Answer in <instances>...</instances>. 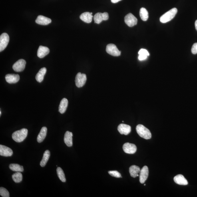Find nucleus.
<instances>
[{"instance_id": "nucleus-1", "label": "nucleus", "mask_w": 197, "mask_h": 197, "mask_svg": "<svg viewBox=\"0 0 197 197\" xmlns=\"http://www.w3.org/2000/svg\"><path fill=\"white\" fill-rule=\"evenodd\" d=\"M27 128H23L14 132L12 134V138L16 142H21L23 141L27 138Z\"/></svg>"}, {"instance_id": "nucleus-2", "label": "nucleus", "mask_w": 197, "mask_h": 197, "mask_svg": "<svg viewBox=\"0 0 197 197\" xmlns=\"http://www.w3.org/2000/svg\"><path fill=\"white\" fill-rule=\"evenodd\" d=\"M137 133L140 137L146 140L150 139L152 137V134L150 130L142 124H138L136 127Z\"/></svg>"}, {"instance_id": "nucleus-3", "label": "nucleus", "mask_w": 197, "mask_h": 197, "mask_svg": "<svg viewBox=\"0 0 197 197\" xmlns=\"http://www.w3.org/2000/svg\"><path fill=\"white\" fill-rule=\"evenodd\" d=\"M178 12L176 8L171 9L163 15L160 18V21L162 23H166L173 19Z\"/></svg>"}, {"instance_id": "nucleus-4", "label": "nucleus", "mask_w": 197, "mask_h": 197, "mask_svg": "<svg viewBox=\"0 0 197 197\" xmlns=\"http://www.w3.org/2000/svg\"><path fill=\"white\" fill-rule=\"evenodd\" d=\"M87 81V76L85 74L78 73L75 78L76 85L78 88H80L85 85Z\"/></svg>"}, {"instance_id": "nucleus-5", "label": "nucleus", "mask_w": 197, "mask_h": 197, "mask_svg": "<svg viewBox=\"0 0 197 197\" xmlns=\"http://www.w3.org/2000/svg\"><path fill=\"white\" fill-rule=\"evenodd\" d=\"M106 51L109 55L117 57L120 56L121 52L119 51L117 47L114 44H109L107 46Z\"/></svg>"}, {"instance_id": "nucleus-6", "label": "nucleus", "mask_w": 197, "mask_h": 197, "mask_svg": "<svg viewBox=\"0 0 197 197\" xmlns=\"http://www.w3.org/2000/svg\"><path fill=\"white\" fill-rule=\"evenodd\" d=\"M9 41V37L6 33H3L0 36V52L3 51L7 47Z\"/></svg>"}, {"instance_id": "nucleus-7", "label": "nucleus", "mask_w": 197, "mask_h": 197, "mask_svg": "<svg viewBox=\"0 0 197 197\" xmlns=\"http://www.w3.org/2000/svg\"><path fill=\"white\" fill-rule=\"evenodd\" d=\"M137 19L132 13L128 14L124 17V22L128 27H132L136 25Z\"/></svg>"}, {"instance_id": "nucleus-8", "label": "nucleus", "mask_w": 197, "mask_h": 197, "mask_svg": "<svg viewBox=\"0 0 197 197\" xmlns=\"http://www.w3.org/2000/svg\"><path fill=\"white\" fill-rule=\"evenodd\" d=\"M123 149L126 153L133 154L136 152L137 148L135 145L127 142L124 145Z\"/></svg>"}, {"instance_id": "nucleus-9", "label": "nucleus", "mask_w": 197, "mask_h": 197, "mask_svg": "<svg viewBox=\"0 0 197 197\" xmlns=\"http://www.w3.org/2000/svg\"><path fill=\"white\" fill-rule=\"evenodd\" d=\"M26 62L23 59H20L14 64L13 68L14 71L17 72L23 71L25 68Z\"/></svg>"}, {"instance_id": "nucleus-10", "label": "nucleus", "mask_w": 197, "mask_h": 197, "mask_svg": "<svg viewBox=\"0 0 197 197\" xmlns=\"http://www.w3.org/2000/svg\"><path fill=\"white\" fill-rule=\"evenodd\" d=\"M108 18L109 16L108 13L105 12L104 13H98L96 14L94 16V19L95 23L99 24L102 21L108 20Z\"/></svg>"}, {"instance_id": "nucleus-11", "label": "nucleus", "mask_w": 197, "mask_h": 197, "mask_svg": "<svg viewBox=\"0 0 197 197\" xmlns=\"http://www.w3.org/2000/svg\"><path fill=\"white\" fill-rule=\"evenodd\" d=\"M149 175V169L147 166H145L140 170V182L144 184L147 179Z\"/></svg>"}, {"instance_id": "nucleus-12", "label": "nucleus", "mask_w": 197, "mask_h": 197, "mask_svg": "<svg viewBox=\"0 0 197 197\" xmlns=\"http://www.w3.org/2000/svg\"><path fill=\"white\" fill-rule=\"evenodd\" d=\"M118 130L120 134L128 135L131 131V127L127 124H120L118 126Z\"/></svg>"}, {"instance_id": "nucleus-13", "label": "nucleus", "mask_w": 197, "mask_h": 197, "mask_svg": "<svg viewBox=\"0 0 197 197\" xmlns=\"http://www.w3.org/2000/svg\"><path fill=\"white\" fill-rule=\"evenodd\" d=\"M20 77L18 74H9L5 76V79L8 83L15 84L19 81Z\"/></svg>"}, {"instance_id": "nucleus-14", "label": "nucleus", "mask_w": 197, "mask_h": 197, "mask_svg": "<svg viewBox=\"0 0 197 197\" xmlns=\"http://www.w3.org/2000/svg\"><path fill=\"white\" fill-rule=\"evenodd\" d=\"M13 154L11 149L5 146L0 145V155L4 157H10Z\"/></svg>"}, {"instance_id": "nucleus-15", "label": "nucleus", "mask_w": 197, "mask_h": 197, "mask_svg": "<svg viewBox=\"0 0 197 197\" xmlns=\"http://www.w3.org/2000/svg\"><path fill=\"white\" fill-rule=\"evenodd\" d=\"M51 19L43 15L38 16L36 20V23L40 25H47L51 23Z\"/></svg>"}, {"instance_id": "nucleus-16", "label": "nucleus", "mask_w": 197, "mask_h": 197, "mask_svg": "<svg viewBox=\"0 0 197 197\" xmlns=\"http://www.w3.org/2000/svg\"><path fill=\"white\" fill-rule=\"evenodd\" d=\"M49 48L44 46H40L37 51L38 57L40 58H43L49 53Z\"/></svg>"}, {"instance_id": "nucleus-17", "label": "nucleus", "mask_w": 197, "mask_h": 197, "mask_svg": "<svg viewBox=\"0 0 197 197\" xmlns=\"http://www.w3.org/2000/svg\"><path fill=\"white\" fill-rule=\"evenodd\" d=\"M174 180V182L177 184L180 185L186 186L188 184L187 180L182 174H178L175 176Z\"/></svg>"}, {"instance_id": "nucleus-18", "label": "nucleus", "mask_w": 197, "mask_h": 197, "mask_svg": "<svg viewBox=\"0 0 197 197\" xmlns=\"http://www.w3.org/2000/svg\"><path fill=\"white\" fill-rule=\"evenodd\" d=\"M73 134L69 131L66 132L64 135V142L68 147H71L73 145L72 142Z\"/></svg>"}, {"instance_id": "nucleus-19", "label": "nucleus", "mask_w": 197, "mask_h": 197, "mask_svg": "<svg viewBox=\"0 0 197 197\" xmlns=\"http://www.w3.org/2000/svg\"><path fill=\"white\" fill-rule=\"evenodd\" d=\"M93 16L89 12H85L82 13L80 16V19L86 23H91L92 21Z\"/></svg>"}, {"instance_id": "nucleus-20", "label": "nucleus", "mask_w": 197, "mask_h": 197, "mask_svg": "<svg viewBox=\"0 0 197 197\" xmlns=\"http://www.w3.org/2000/svg\"><path fill=\"white\" fill-rule=\"evenodd\" d=\"M68 100L64 98L61 100L59 106V111L60 113L63 114L65 113L67 110L68 105Z\"/></svg>"}, {"instance_id": "nucleus-21", "label": "nucleus", "mask_w": 197, "mask_h": 197, "mask_svg": "<svg viewBox=\"0 0 197 197\" xmlns=\"http://www.w3.org/2000/svg\"><path fill=\"white\" fill-rule=\"evenodd\" d=\"M140 168L137 166L133 165L131 166L129 168L130 176L134 178L138 176V174L140 173Z\"/></svg>"}, {"instance_id": "nucleus-22", "label": "nucleus", "mask_w": 197, "mask_h": 197, "mask_svg": "<svg viewBox=\"0 0 197 197\" xmlns=\"http://www.w3.org/2000/svg\"><path fill=\"white\" fill-rule=\"evenodd\" d=\"M47 128L46 127L42 128L40 132L37 136V140L39 143H41L43 141L47 136Z\"/></svg>"}, {"instance_id": "nucleus-23", "label": "nucleus", "mask_w": 197, "mask_h": 197, "mask_svg": "<svg viewBox=\"0 0 197 197\" xmlns=\"http://www.w3.org/2000/svg\"><path fill=\"white\" fill-rule=\"evenodd\" d=\"M47 71V68L45 67L42 68L40 70L36 76V79L38 82L41 83L43 81Z\"/></svg>"}, {"instance_id": "nucleus-24", "label": "nucleus", "mask_w": 197, "mask_h": 197, "mask_svg": "<svg viewBox=\"0 0 197 197\" xmlns=\"http://www.w3.org/2000/svg\"><path fill=\"white\" fill-rule=\"evenodd\" d=\"M50 156V152L49 150H46L43 155V159L40 162V165L41 167L45 166L47 164Z\"/></svg>"}, {"instance_id": "nucleus-25", "label": "nucleus", "mask_w": 197, "mask_h": 197, "mask_svg": "<svg viewBox=\"0 0 197 197\" xmlns=\"http://www.w3.org/2000/svg\"><path fill=\"white\" fill-rule=\"evenodd\" d=\"M9 168L11 170L16 172H23L24 169L23 166L15 164H11L10 165Z\"/></svg>"}, {"instance_id": "nucleus-26", "label": "nucleus", "mask_w": 197, "mask_h": 197, "mask_svg": "<svg viewBox=\"0 0 197 197\" xmlns=\"http://www.w3.org/2000/svg\"><path fill=\"white\" fill-rule=\"evenodd\" d=\"M140 18L143 21H145L148 20L149 18L148 12L145 8L142 7L140 9Z\"/></svg>"}, {"instance_id": "nucleus-27", "label": "nucleus", "mask_w": 197, "mask_h": 197, "mask_svg": "<svg viewBox=\"0 0 197 197\" xmlns=\"http://www.w3.org/2000/svg\"><path fill=\"white\" fill-rule=\"evenodd\" d=\"M23 174L20 172H17L12 175V178L16 183H19L23 180Z\"/></svg>"}, {"instance_id": "nucleus-28", "label": "nucleus", "mask_w": 197, "mask_h": 197, "mask_svg": "<svg viewBox=\"0 0 197 197\" xmlns=\"http://www.w3.org/2000/svg\"><path fill=\"white\" fill-rule=\"evenodd\" d=\"M57 173L58 177L60 180L62 182H65L66 178L63 170L60 167H58L57 169Z\"/></svg>"}, {"instance_id": "nucleus-29", "label": "nucleus", "mask_w": 197, "mask_h": 197, "mask_svg": "<svg viewBox=\"0 0 197 197\" xmlns=\"http://www.w3.org/2000/svg\"><path fill=\"white\" fill-rule=\"evenodd\" d=\"M0 195L3 197H10L9 192L6 188L1 187L0 188Z\"/></svg>"}, {"instance_id": "nucleus-30", "label": "nucleus", "mask_w": 197, "mask_h": 197, "mask_svg": "<svg viewBox=\"0 0 197 197\" xmlns=\"http://www.w3.org/2000/svg\"><path fill=\"white\" fill-rule=\"evenodd\" d=\"M110 175L116 178H122L121 174L116 170L109 171L108 172Z\"/></svg>"}, {"instance_id": "nucleus-31", "label": "nucleus", "mask_w": 197, "mask_h": 197, "mask_svg": "<svg viewBox=\"0 0 197 197\" xmlns=\"http://www.w3.org/2000/svg\"><path fill=\"white\" fill-rule=\"evenodd\" d=\"M138 54L139 55H146L147 56H149V53L145 49H142L140 50L138 52Z\"/></svg>"}, {"instance_id": "nucleus-32", "label": "nucleus", "mask_w": 197, "mask_h": 197, "mask_svg": "<svg viewBox=\"0 0 197 197\" xmlns=\"http://www.w3.org/2000/svg\"><path fill=\"white\" fill-rule=\"evenodd\" d=\"M191 52L192 54L195 55L197 53V43L194 44L193 45L192 49Z\"/></svg>"}, {"instance_id": "nucleus-33", "label": "nucleus", "mask_w": 197, "mask_h": 197, "mask_svg": "<svg viewBox=\"0 0 197 197\" xmlns=\"http://www.w3.org/2000/svg\"><path fill=\"white\" fill-rule=\"evenodd\" d=\"M147 56H148L146 55H140L139 56L138 59L140 60V61H142V60H145L147 57Z\"/></svg>"}, {"instance_id": "nucleus-34", "label": "nucleus", "mask_w": 197, "mask_h": 197, "mask_svg": "<svg viewBox=\"0 0 197 197\" xmlns=\"http://www.w3.org/2000/svg\"><path fill=\"white\" fill-rule=\"evenodd\" d=\"M120 1H121V0H111V2L112 3H117Z\"/></svg>"}, {"instance_id": "nucleus-35", "label": "nucleus", "mask_w": 197, "mask_h": 197, "mask_svg": "<svg viewBox=\"0 0 197 197\" xmlns=\"http://www.w3.org/2000/svg\"><path fill=\"white\" fill-rule=\"evenodd\" d=\"M195 27L197 31V20L195 22Z\"/></svg>"}, {"instance_id": "nucleus-36", "label": "nucleus", "mask_w": 197, "mask_h": 197, "mask_svg": "<svg viewBox=\"0 0 197 197\" xmlns=\"http://www.w3.org/2000/svg\"><path fill=\"white\" fill-rule=\"evenodd\" d=\"M1 114H2V113H1V111H0V115H1Z\"/></svg>"}, {"instance_id": "nucleus-37", "label": "nucleus", "mask_w": 197, "mask_h": 197, "mask_svg": "<svg viewBox=\"0 0 197 197\" xmlns=\"http://www.w3.org/2000/svg\"><path fill=\"white\" fill-rule=\"evenodd\" d=\"M144 185L145 186H146V184H145Z\"/></svg>"}]
</instances>
